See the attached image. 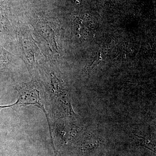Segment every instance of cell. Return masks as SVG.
<instances>
[{"label": "cell", "instance_id": "cell-1", "mask_svg": "<svg viewBox=\"0 0 156 156\" xmlns=\"http://www.w3.org/2000/svg\"><path fill=\"white\" fill-rule=\"evenodd\" d=\"M38 85L35 82L32 81L30 83H21L16 88L17 92V99L16 102L12 104L13 108L33 105L41 109L44 112L47 118L50 129V141L53 142L51 128L49 117L44 105L41 103L40 91Z\"/></svg>", "mask_w": 156, "mask_h": 156}, {"label": "cell", "instance_id": "cell-2", "mask_svg": "<svg viewBox=\"0 0 156 156\" xmlns=\"http://www.w3.org/2000/svg\"><path fill=\"white\" fill-rule=\"evenodd\" d=\"M20 49L23 59L28 68L32 69L37 64L41 53L30 31L21 27L18 32Z\"/></svg>", "mask_w": 156, "mask_h": 156}, {"label": "cell", "instance_id": "cell-3", "mask_svg": "<svg viewBox=\"0 0 156 156\" xmlns=\"http://www.w3.org/2000/svg\"><path fill=\"white\" fill-rule=\"evenodd\" d=\"M37 31L50 45L55 43L53 30L47 23L39 22L36 25Z\"/></svg>", "mask_w": 156, "mask_h": 156}, {"label": "cell", "instance_id": "cell-4", "mask_svg": "<svg viewBox=\"0 0 156 156\" xmlns=\"http://www.w3.org/2000/svg\"><path fill=\"white\" fill-rule=\"evenodd\" d=\"M10 23L5 10L0 6V34H7L10 31Z\"/></svg>", "mask_w": 156, "mask_h": 156}, {"label": "cell", "instance_id": "cell-5", "mask_svg": "<svg viewBox=\"0 0 156 156\" xmlns=\"http://www.w3.org/2000/svg\"><path fill=\"white\" fill-rule=\"evenodd\" d=\"M10 53L0 45V69L5 67L10 62Z\"/></svg>", "mask_w": 156, "mask_h": 156}, {"label": "cell", "instance_id": "cell-6", "mask_svg": "<svg viewBox=\"0 0 156 156\" xmlns=\"http://www.w3.org/2000/svg\"><path fill=\"white\" fill-rule=\"evenodd\" d=\"M9 108H12L11 105H6V106H0V111H1V110L2 109Z\"/></svg>", "mask_w": 156, "mask_h": 156}]
</instances>
